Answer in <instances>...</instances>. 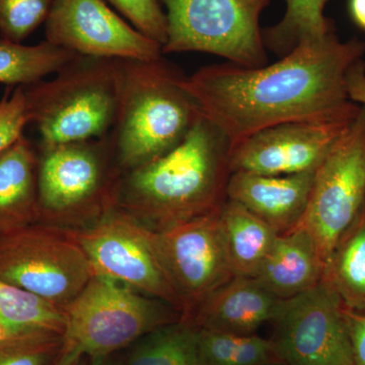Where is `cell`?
Segmentation results:
<instances>
[{
    "label": "cell",
    "instance_id": "obj_1",
    "mask_svg": "<svg viewBox=\"0 0 365 365\" xmlns=\"http://www.w3.org/2000/svg\"><path fill=\"white\" fill-rule=\"evenodd\" d=\"M364 54L365 43L359 38L341 41L333 32L299 45L270 66H204L182 76L181 86L232 150L280 124L354 120L361 106L350 98L347 78Z\"/></svg>",
    "mask_w": 365,
    "mask_h": 365
},
{
    "label": "cell",
    "instance_id": "obj_2",
    "mask_svg": "<svg viewBox=\"0 0 365 365\" xmlns=\"http://www.w3.org/2000/svg\"><path fill=\"white\" fill-rule=\"evenodd\" d=\"M230 144L203 116L162 157L125 173L115 206L155 232L216 210L227 200Z\"/></svg>",
    "mask_w": 365,
    "mask_h": 365
},
{
    "label": "cell",
    "instance_id": "obj_3",
    "mask_svg": "<svg viewBox=\"0 0 365 365\" xmlns=\"http://www.w3.org/2000/svg\"><path fill=\"white\" fill-rule=\"evenodd\" d=\"M182 76L163 56L122 59L119 110L110 133L122 175L174 148L202 116L181 86Z\"/></svg>",
    "mask_w": 365,
    "mask_h": 365
},
{
    "label": "cell",
    "instance_id": "obj_4",
    "mask_svg": "<svg viewBox=\"0 0 365 365\" xmlns=\"http://www.w3.org/2000/svg\"><path fill=\"white\" fill-rule=\"evenodd\" d=\"M122 59L79 56L51 81L21 86L29 124L40 144L100 139L116 123L121 95Z\"/></svg>",
    "mask_w": 365,
    "mask_h": 365
},
{
    "label": "cell",
    "instance_id": "obj_5",
    "mask_svg": "<svg viewBox=\"0 0 365 365\" xmlns=\"http://www.w3.org/2000/svg\"><path fill=\"white\" fill-rule=\"evenodd\" d=\"M38 222H73L115 205L118 168L109 135L37 148Z\"/></svg>",
    "mask_w": 365,
    "mask_h": 365
},
{
    "label": "cell",
    "instance_id": "obj_6",
    "mask_svg": "<svg viewBox=\"0 0 365 365\" xmlns=\"http://www.w3.org/2000/svg\"><path fill=\"white\" fill-rule=\"evenodd\" d=\"M63 309V349L91 359L109 357L160 327L178 321L174 312L179 313L160 300L98 275H93Z\"/></svg>",
    "mask_w": 365,
    "mask_h": 365
},
{
    "label": "cell",
    "instance_id": "obj_7",
    "mask_svg": "<svg viewBox=\"0 0 365 365\" xmlns=\"http://www.w3.org/2000/svg\"><path fill=\"white\" fill-rule=\"evenodd\" d=\"M162 1L168 25L163 54L209 53L249 68L267 62L259 23L270 0Z\"/></svg>",
    "mask_w": 365,
    "mask_h": 365
},
{
    "label": "cell",
    "instance_id": "obj_8",
    "mask_svg": "<svg viewBox=\"0 0 365 365\" xmlns=\"http://www.w3.org/2000/svg\"><path fill=\"white\" fill-rule=\"evenodd\" d=\"M90 261L95 275L118 281L160 300L182 314L155 244V232L117 206L108 209L91 227L68 230Z\"/></svg>",
    "mask_w": 365,
    "mask_h": 365
},
{
    "label": "cell",
    "instance_id": "obj_9",
    "mask_svg": "<svg viewBox=\"0 0 365 365\" xmlns=\"http://www.w3.org/2000/svg\"><path fill=\"white\" fill-rule=\"evenodd\" d=\"M95 275L67 232L43 223L0 237V279L64 309Z\"/></svg>",
    "mask_w": 365,
    "mask_h": 365
},
{
    "label": "cell",
    "instance_id": "obj_10",
    "mask_svg": "<svg viewBox=\"0 0 365 365\" xmlns=\"http://www.w3.org/2000/svg\"><path fill=\"white\" fill-rule=\"evenodd\" d=\"M365 204V106L314 173L297 227L316 242L325 265Z\"/></svg>",
    "mask_w": 365,
    "mask_h": 365
},
{
    "label": "cell",
    "instance_id": "obj_11",
    "mask_svg": "<svg viewBox=\"0 0 365 365\" xmlns=\"http://www.w3.org/2000/svg\"><path fill=\"white\" fill-rule=\"evenodd\" d=\"M279 365H354L344 306L325 279L282 300L272 322Z\"/></svg>",
    "mask_w": 365,
    "mask_h": 365
},
{
    "label": "cell",
    "instance_id": "obj_12",
    "mask_svg": "<svg viewBox=\"0 0 365 365\" xmlns=\"http://www.w3.org/2000/svg\"><path fill=\"white\" fill-rule=\"evenodd\" d=\"M220 207L167 230H153L158 254L181 300L182 318L191 319L209 295L235 276L220 234Z\"/></svg>",
    "mask_w": 365,
    "mask_h": 365
},
{
    "label": "cell",
    "instance_id": "obj_13",
    "mask_svg": "<svg viewBox=\"0 0 365 365\" xmlns=\"http://www.w3.org/2000/svg\"><path fill=\"white\" fill-rule=\"evenodd\" d=\"M46 41L81 56L150 60L162 46L128 25L104 0H51Z\"/></svg>",
    "mask_w": 365,
    "mask_h": 365
},
{
    "label": "cell",
    "instance_id": "obj_14",
    "mask_svg": "<svg viewBox=\"0 0 365 365\" xmlns=\"http://www.w3.org/2000/svg\"><path fill=\"white\" fill-rule=\"evenodd\" d=\"M353 121L294 122L257 132L230 150V174L285 176L314 172Z\"/></svg>",
    "mask_w": 365,
    "mask_h": 365
},
{
    "label": "cell",
    "instance_id": "obj_15",
    "mask_svg": "<svg viewBox=\"0 0 365 365\" xmlns=\"http://www.w3.org/2000/svg\"><path fill=\"white\" fill-rule=\"evenodd\" d=\"M316 170L285 176L232 173L227 199L284 234L297 227L306 212Z\"/></svg>",
    "mask_w": 365,
    "mask_h": 365
},
{
    "label": "cell",
    "instance_id": "obj_16",
    "mask_svg": "<svg viewBox=\"0 0 365 365\" xmlns=\"http://www.w3.org/2000/svg\"><path fill=\"white\" fill-rule=\"evenodd\" d=\"M281 302L256 278L235 276L209 295L190 319L201 329L254 335L272 323Z\"/></svg>",
    "mask_w": 365,
    "mask_h": 365
},
{
    "label": "cell",
    "instance_id": "obj_17",
    "mask_svg": "<svg viewBox=\"0 0 365 365\" xmlns=\"http://www.w3.org/2000/svg\"><path fill=\"white\" fill-rule=\"evenodd\" d=\"M325 265L313 237L297 227L278 235L256 279L278 299H292L319 284Z\"/></svg>",
    "mask_w": 365,
    "mask_h": 365
},
{
    "label": "cell",
    "instance_id": "obj_18",
    "mask_svg": "<svg viewBox=\"0 0 365 365\" xmlns=\"http://www.w3.org/2000/svg\"><path fill=\"white\" fill-rule=\"evenodd\" d=\"M37 165L25 135L0 155V237L38 222Z\"/></svg>",
    "mask_w": 365,
    "mask_h": 365
},
{
    "label": "cell",
    "instance_id": "obj_19",
    "mask_svg": "<svg viewBox=\"0 0 365 365\" xmlns=\"http://www.w3.org/2000/svg\"><path fill=\"white\" fill-rule=\"evenodd\" d=\"M218 223L235 275L256 278L279 234L258 216L227 199L220 209Z\"/></svg>",
    "mask_w": 365,
    "mask_h": 365
},
{
    "label": "cell",
    "instance_id": "obj_20",
    "mask_svg": "<svg viewBox=\"0 0 365 365\" xmlns=\"http://www.w3.org/2000/svg\"><path fill=\"white\" fill-rule=\"evenodd\" d=\"M324 279L336 290L345 309L365 314V204L333 250Z\"/></svg>",
    "mask_w": 365,
    "mask_h": 365
},
{
    "label": "cell",
    "instance_id": "obj_21",
    "mask_svg": "<svg viewBox=\"0 0 365 365\" xmlns=\"http://www.w3.org/2000/svg\"><path fill=\"white\" fill-rule=\"evenodd\" d=\"M76 53L44 41L37 45H24L0 38V83L26 86L57 73Z\"/></svg>",
    "mask_w": 365,
    "mask_h": 365
},
{
    "label": "cell",
    "instance_id": "obj_22",
    "mask_svg": "<svg viewBox=\"0 0 365 365\" xmlns=\"http://www.w3.org/2000/svg\"><path fill=\"white\" fill-rule=\"evenodd\" d=\"M329 0H285L287 11L279 23L262 31L264 45L285 56L304 43L324 39L335 32L332 20L325 16Z\"/></svg>",
    "mask_w": 365,
    "mask_h": 365
},
{
    "label": "cell",
    "instance_id": "obj_23",
    "mask_svg": "<svg viewBox=\"0 0 365 365\" xmlns=\"http://www.w3.org/2000/svg\"><path fill=\"white\" fill-rule=\"evenodd\" d=\"M125 365H201L199 328L182 318L144 336Z\"/></svg>",
    "mask_w": 365,
    "mask_h": 365
},
{
    "label": "cell",
    "instance_id": "obj_24",
    "mask_svg": "<svg viewBox=\"0 0 365 365\" xmlns=\"http://www.w3.org/2000/svg\"><path fill=\"white\" fill-rule=\"evenodd\" d=\"M201 365H279L272 340L199 328Z\"/></svg>",
    "mask_w": 365,
    "mask_h": 365
},
{
    "label": "cell",
    "instance_id": "obj_25",
    "mask_svg": "<svg viewBox=\"0 0 365 365\" xmlns=\"http://www.w3.org/2000/svg\"><path fill=\"white\" fill-rule=\"evenodd\" d=\"M0 319L11 334L52 331L63 335L64 309L0 279Z\"/></svg>",
    "mask_w": 365,
    "mask_h": 365
},
{
    "label": "cell",
    "instance_id": "obj_26",
    "mask_svg": "<svg viewBox=\"0 0 365 365\" xmlns=\"http://www.w3.org/2000/svg\"><path fill=\"white\" fill-rule=\"evenodd\" d=\"M63 348L62 334L29 331L0 341V365H54Z\"/></svg>",
    "mask_w": 365,
    "mask_h": 365
},
{
    "label": "cell",
    "instance_id": "obj_27",
    "mask_svg": "<svg viewBox=\"0 0 365 365\" xmlns=\"http://www.w3.org/2000/svg\"><path fill=\"white\" fill-rule=\"evenodd\" d=\"M51 0H0V38L21 43L45 23Z\"/></svg>",
    "mask_w": 365,
    "mask_h": 365
},
{
    "label": "cell",
    "instance_id": "obj_28",
    "mask_svg": "<svg viewBox=\"0 0 365 365\" xmlns=\"http://www.w3.org/2000/svg\"><path fill=\"white\" fill-rule=\"evenodd\" d=\"M132 26L160 46L167 41V16L160 0H109Z\"/></svg>",
    "mask_w": 365,
    "mask_h": 365
},
{
    "label": "cell",
    "instance_id": "obj_29",
    "mask_svg": "<svg viewBox=\"0 0 365 365\" xmlns=\"http://www.w3.org/2000/svg\"><path fill=\"white\" fill-rule=\"evenodd\" d=\"M28 124L23 88H7L0 101V155L24 135Z\"/></svg>",
    "mask_w": 365,
    "mask_h": 365
},
{
    "label": "cell",
    "instance_id": "obj_30",
    "mask_svg": "<svg viewBox=\"0 0 365 365\" xmlns=\"http://www.w3.org/2000/svg\"><path fill=\"white\" fill-rule=\"evenodd\" d=\"M344 314L351 337L354 365H365V314L345 309Z\"/></svg>",
    "mask_w": 365,
    "mask_h": 365
},
{
    "label": "cell",
    "instance_id": "obj_31",
    "mask_svg": "<svg viewBox=\"0 0 365 365\" xmlns=\"http://www.w3.org/2000/svg\"><path fill=\"white\" fill-rule=\"evenodd\" d=\"M347 88L353 102L365 106V60L353 66L348 73Z\"/></svg>",
    "mask_w": 365,
    "mask_h": 365
},
{
    "label": "cell",
    "instance_id": "obj_32",
    "mask_svg": "<svg viewBox=\"0 0 365 365\" xmlns=\"http://www.w3.org/2000/svg\"><path fill=\"white\" fill-rule=\"evenodd\" d=\"M348 7L355 25L365 32V0H349Z\"/></svg>",
    "mask_w": 365,
    "mask_h": 365
},
{
    "label": "cell",
    "instance_id": "obj_33",
    "mask_svg": "<svg viewBox=\"0 0 365 365\" xmlns=\"http://www.w3.org/2000/svg\"><path fill=\"white\" fill-rule=\"evenodd\" d=\"M83 357L85 356L81 353L62 348L61 354L59 355L58 359L54 365H81Z\"/></svg>",
    "mask_w": 365,
    "mask_h": 365
},
{
    "label": "cell",
    "instance_id": "obj_34",
    "mask_svg": "<svg viewBox=\"0 0 365 365\" xmlns=\"http://www.w3.org/2000/svg\"><path fill=\"white\" fill-rule=\"evenodd\" d=\"M14 335V334L11 333V331L7 329V327L4 325V322L0 319V341L6 339V338L9 337V336Z\"/></svg>",
    "mask_w": 365,
    "mask_h": 365
},
{
    "label": "cell",
    "instance_id": "obj_35",
    "mask_svg": "<svg viewBox=\"0 0 365 365\" xmlns=\"http://www.w3.org/2000/svg\"><path fill=\"white\" fill-rule=\"evenodd\" d=\"M91 365H110L108 357H95L91 359Z\"/></svg>",
    "mask_w": 365,
    "mask_h": 365
}]
</instances>
